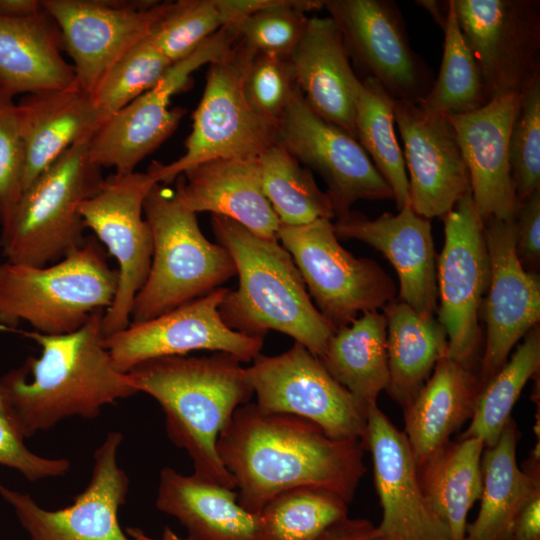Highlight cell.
<instances>
[{"instance_id": "cell-51", "label": "cell", "mask_w": 540, "mask_h": 540, "mask_svg": "<svg viewBox=\"0 0 540 540\" xmlns=\"http://www.w3.org/2000/svg\"><path fill=\"white\" fill-rule=\"evenodd\" d=\"M415 3L425 9L442 29L444 28L447 19V1L418 0Z\"/></svg>"}, {"instance_id": "cell-21", "label": "cell", "mask_w": 540, "mask_h": 540, "mask_svg": "<svg viewBox=\"0 0 540 540\" xmlns=\"http://www.w3.org/2000/svg\"><path fill=\"white\" fill-rule=\"evenodd\" d=\"M394 119L403 142L410 207L426 218H443L471 194L470 178L447 116L418 103L394 99Z\"/></svg>"}, {"instance_id": "cell-13", "label": "cell", "mask_w": 540, "mask_h": 540, "mask_svg": "<svg viewBox=\"0 0 540 540\" xmlns=\"http://www.w3.org/2000/svg\"><path fill=\"white\" fill-rule=\"evenodd\" d=\"M488 101L522 94L540 77L539 0H453Z\"/></svg>"}, {"instance_id": "cell-43", "label": "cell", "mask_w": 540, "mask_h": 540, "mask_svg": "<svg viewBox=\"0 0 540 540\" xmlns=\"http://www.w3.org/2000/svg\"><path fill=\"white\" fill-rule=\"evenodd\" d=\"M509 163L518 202L540 189V77L523 93L509 138Z\"/></svg>"}, {"instance_id": "cell-28", "label": "cell", "mask_w": 540, "mask_h": 540, "mask_svg": "<svg viewBox=\"0 0 540 540\" xmlns=\"http://www.w3.org/2000/svg\"><path fill=\"white\" fill-rule=\"evenodd\" d=\"M481 388L470 368L447 354L404 410V434L421 467L470 420Z\"/></svg>"}, {"instance_id": "cell-19", "label": "cell", "mask_w": 540, "mask_h": 540, "mask_svg": "<svg viewBox=\"0 0 540 540\" xmlns=\"http://www.w3.org/2000/svg\"><path fill=\"white\" fill-rule=\"evenodd\" d=\"M122 440L120 432L107 434L94 452L86 488L65 508L44 509L29 494L0 484V496L31 540H131L118 521L129 488V478L118 464Z\"/></svg>"}, {"instance_id": "cell-44", "label": "cell", "mask_w": 540, "mask_h": 540, "mask_svg": "<svg viewBox=\"0 0 540 540\" xmlns=\"http://www.w3.org/2000/svg\"><path fill=\"white\" fill-rule=\"evenodd\" d=\"M243 88L247 101L259 115L279 122L297 88L290 57L256 54Z\"/></svg>"}, {"instance_id": "cell-22", "label": "cell", "mask_w": 540, "mask_h": 540, "mask_svg": "<svg viewBox=\"0 0 540 540\" xmlns=\"http://www.w3.org/2000/svg\"><path fill=\"white\" fill-rule=\"evenodd\" d=\"M365 449L371 453L375 488L382 508L378 528L387 540H450L430 506L418 466L403 431L377 403L367 408Z\"/></svg>"}, {"instance_id": "cell-18", "label": "cell", "mask_w": 540, "mask_h": 540, "mask_svg": "<svg viewBox=\"0 0 540 540\" xmlns=\"http://www.w3.org/2000/svg\"><path fill=\"white\" fill-rule=\"evenodd\" d=\"M277 143L324 180L335 218L359 200L393 199V193L359 142L315 114L296 88L278 122Z\"/></svg>"}, {"instance_id": "cell-42", "label": "cell", "mask_w": 540, "mask_h": 540, "mask_svg": "<svg viewBox=\"0 0 540 540\" xmlns=\"http://www.w3.org/2000/svg\"><path fill=\"white\" fill-rule=\"evenodd\" d=\"M221 27L216 0L171 1L149 38L175 63L189 56Z\"/></svg>"}, {"instance_id": "cell-4", "label": "cell", "mask_w": 540, "mask_h": 540, "mask_svg": "<svg viewBox=\"0 0 540 540\" xmlns=\"http://www.w3.org/2000/svg\"><path fill=\"white\" fill-rule=\"evenodd\" d=\"M211 224L239 279L219 306L224 323L254 337L281 332L320 358L335 329L312 302L290 253L278 239L261 237L230 218L212 215Z\"/></svg>"}, {"instance_id": "cell-25", "label": "cell", "mask_w": 540, "mask_h": 540, "mask_svg": "<svg viewBox=\"0 0 540 540\" xmlns=\"http://www.w3.org/2000/svg\"><path fill=\"white\" fill-rule=\"evenodd\" d=\"M290 61L296 85L309 108L356 139V103L362 80L355 74L330 16L308 18Z\"/></svg>"}, {"instance_id": "cell-14", "label": "cell", "mask_w": 540, "mask_h": 540, "mask_svg": "<svg viewBox=\"0 0 540 540\" xmlns=\"http://www.w3.org/2000/svg\"><path fill=\"white\" fill-rule=\"evenodd\" d=\"M445 240L436 268L438 321L447 355L471 369L479 346L478 315L489 283L484 221L471 194L443 218Z\"/></svg>"}, {"instance_id": "cell-27", "label": "cell", "mask_w": 540, "mask_h": 540, "mask_svg": "<svg viewBox=\"0 0 540 540\" xmlns=\"http://www.w3.org/2000/svg\"><path fill=\"white\" fill-rule=\"evenodd\" d=\"M25 151L23 191L75 144L98 130L91 93L77 84L26 94L16 103Z\"/></svg>"}, {"instance_id": "cell-46", "label": "cell", "mask_w": 540, "mask_h": 540, "mask_svg": "<svg viewBox=\"0 0 540 540\" xmlns=\"http://www.w3.org/2000/svg\"><path fill=\"white\" fill-rule=\"evenodd\" d=\"M24 439L8 415L0 386V464L15 469L29 481L58 477L69 471L67 459L40 456L26 446Z\"/></svg>"}, {"instance_id": "cell-29", "label": "cell", "mask_w": 540, "mask_h": 540, "mask_svg": "<svg viewBox=\"0 0 540 540\" xmlns=\"http://www.w3.org/2000/svg\"><path fill=\"white\" fill-rule=\"evenodd\" d=\"M61 48L60 31L45 11L27 18L0 16V93L13 98L75 85Z\"/></svg>"}, {"instance_id": "cell-17", "label": "cell", "mask_w": 540, "mask_h": 540, "mask_svg": "<svg viewBox=\"0 0 540 540\" xmlns=\"http://www.w3.org/2000/svg\"><path fill=\"white\" fill-rule=\"evenodd\" d=\"M228 288L219 287L153 319L130 323L117 333L104 337L111 360L122 373L145 361L183 356L209 350L236 357L241 363L260 354L264 338L229 328L219 306Z\"/></svg>"}, {"instance_id": "cell-31", "label": "cell", "mask_w": 540, "mask_h": 540, "mask_svg": "<svg viewBox=\"0 0 540 540\" xmlns=\"http://www.w3.org/2000/svg\"><path fill=\"white\" fill-rule=\"evenodd\" d=\"M517 440V426L511 418L496 444L484 448L480 509L467 525L465 540H507L517 514L540 492L539 467L518 466Z\"/></svg>"}, {"instance_id": "cell-24", "label": "cell", "mask_w": 540, "mask_h": 540, "mask_svg": "<svg viewBox=\"0 0 540 540\" xmlns=\"http://www.w3.org/2000/svg\"><path fill=\"white\" fill-rule=\"evenodd\" d=\"M333 226L338 239L358 240L381 252L397 273L399 300L422 317H434L436 261L429 219L408 205L397 214L386 212L375 219L351 210L336 218Z\"/></svg>"}, {"instance_id": "cell-38", "label": "cell", "mask_w": 540, "mask_h": 540, "mask_svg": "<svg viewBox=\"0 0 540 540\" xmlns=\"http://www.w3.org/2000/svg\"><path fill=\"white\" fill-rule=\"evenodd\" d=\"M443 31V56L438 76L418 104L444 116L478 110L489 101L480 68L460 29L453 0L447 1Z\"/></svg>"}, {"instance_id": "cell-9", "label": "cell", "mask_w": 540, "mask_h": 540, "mask_svg": "<svg viewBox=\"0 0 540 540\" xmlns=\"http://www.w3.org/2000/svg\"><path fill=\"white\" fill-rule=\"evenodd\" d=\"M277 239L292 256L316 308L335 331L358 315L394 300L396 286L375 261L357 258L339 243L333 222L280 224Z\"/></svg>"}, {"instance_id": "cell-3", "label": "cell", "mask_w": 540, "mask_h": 540, "mask_svg": "<svg viewBox=\"0 0 540 540\" xmlns=\"http://www.w3.org/2000/svg\"><path fill=\"white\" fill-rule=\"evenodd\" d=\"M127 374L137 392L160 405L167 435L190 456L194 474L234 489V479L218 455L217 439L235 410L253 395L241 362L223 352L168 356L140 363Z\"/></svg>"}, {"instance_id": "cell-15", "label": "cell", "mask_w": 540, "mask_h": 540, "mask_svg": "<svg viewBox=\"0 0 540 540\" xmlns=\"http://www.w3.org/2000/svg\"><path fill=\"white\" fill-rule=\"evenodd\" d=\"M350 59L395 100L418 103L433 72L410 45L401 10L391 0H326Z\"/></svg>"}, {"instance_id": "cell-41", "label": "cell", "mask_w": 540, "mask_h": 540, "mask_svg": "<svg viewBox=\"0 0 540 540\" xmlns=\"http://www.w3.org/2000/svg\"><path fill=\"white\" fill-rule=\"evenodd\" d=\"M323 7L321 0H271L236 24L238 40L256 54L290 57L304 32L306 13Z\"/></svg>"}, {"instance_id": "cell-32", "label": "cell", "mask_w": 540, "mask_h": 540, "mask_svg": "<svg viewBox=\"0 0 540 540\" xmlns=\"http://www.w3.org/2000/svg\"><path fill=\"white\" fill-rule=\"evenodd\" d=\"M383 310L389 370L385 390L405 409L429 379L439 359L447 354V335L437 319L420 316L399 299L389 302Z\"/></svg>"}, {"instance_id": "cell-35", "label": "cell", "mask_w": 540, "mask_h": 540, "mask_svg": "<svg viewBox=\"0 0 540 540\" xmlns=\"http://www.w3.org/2000/svg\"><path fill=\"white\" fill-rule=\"evenodd\" d=\"M355 132L357 141L390 186L397 209L410 206L403 151L395 133L394 99L371 77L362 80Z\"/></svg>"}, {"instance_id": "cell-49", "label": "cell", "mask_w": 540, "mask_h": 540, "mask_svg": "<svg viewBox=\"0 0 540 540\" xmlns=\"http://www.w3.org/2000/svg\"><path fill=\"white\" fill-rule=\"evenodd\" d=\"M507 540H540V492L517 514Z\"/></svg>"}, {"instance_id": "cell-8", "label": "cell", "mask_w": 540, "mask_h": 540, "mask_svg": "<svg viewBox=\"0 0 540 540\" xmlns=\"http://www.w3.org/2000/svg\"><path fill=\"white\" fill-rule=\"evenodd\" d=\"M255 55L237 39L208 64L185 153L169 164L151 165L147 172L156 183L168 184L190 167L215 158H258L277 143L278 122L259 115L244 93V78Z\"/></svg>"}, {"instance_id": "cell-1", "label": "cell", "mask_w": 540, "mask_h": 540, "mask_svg": "<svg viewBox=\"0 0 540 540\" xmlns=\"http://www.w3.org/2000/svg\"><path fill=\"white\" fill-rule=\"evenodd\" d=\"M364 445L330 437L304 418L239 406L217 439V452L238 488L237 501L256 514L277 494L300 487L330 492L348 504L366 472Z\"/></svg>"}, {"instance_id": "cell-40", "label": "cell", "mask_w": 540, "mask_h": 540, "mask_svg": "<svg viewBox=\"0 0 540 540\" xmlns=\"http://www.w3.org/2000/svg\"><path fill=\"white\" fill-rule=\"evenodd\" d=\"M172 63L149 36L122 55L91 93L98 129L115 113L154 87Z\"/></svg>"}, {"instance_id": "cell-48", "label": "cell", "mask_w": 540, "mask_h": 540, "mask_svg": "<svg viewBox=\"0 0 540 540\" xmlns=\"http://www.w3.org/2000/svg\"><path fill=\"white\" fill-rule=\"evenodd\" d=\"M315 540H387L370 520L349 516L328 527Z\"/></svg>"}, {"instance_id": "cell-6", "label": "cell", "mask_w": 540, "mask_h": 540, "mask_svg": "<svg viewBox=\"0 0 540 540\" xmlns=\"http://www.w3.org/2000/svg\"><path fill=\"white\" fill-rule=\"evenodd\" d=\"M143 211L152 233L153 254L147 279L134 299L130 323L158 317L236 276L230 253L203 235L196 214L180 204L174 191L153 184Z\"/></svg>"}, {"instance_id": "cell-45", "label": "cell", "mask_w": 540, "mask_h": 540, "mask_svg": "<svg viewBox=\"0 0 540 540\" xmlns=\"http://www.w3.org/2000/svg\"><path fill=\"white\" fill-rule=\"evenodd\" d=\"M25 151L19 132L16 103L0 93V224L23 193Z\"/></svg>"}, {"instance_id": "cell-12", "label": "cell", "mask_w": 540, "mask_h": 540, "mask_svg": "<svg viewBox=\"0 0 540 540\" xmlns=\"http://www.w3.org/2000/svg\"><path fill=\"white\" fill-rule=\"evenodd\" d=\"M155 183L148 172H115L80 205L86 228L118 262L117 291L102 321L104 337L129 326L134 299L150 270L153 239L143 205Z\"/></svg>"}, {"instance_id": "cell-7", "label": "cell", "mask_w": 540, "mask_h": 540, "mask_svg": "<svg viewBox=\"0 0 540 540\" xmlns=\"http://www.w3.org/2000/svg\"><path fill=\"white\" fill-rule=\"evenodd\" d=\"M88 142L69 148L23 191L1 223L5 261L42 267L85 243L80 205L104 181L101 168L89 158Z\"/></svg>"}, {"instance_id": "cell-11", "label": "cell", "mask_w": 540, "mask_h": 540, "mask_svg": "<svg viewBox=\"0 0 540 540\" xmlns=\"http://www.w3.org/2000/svg\"><path fill=\"white\" fill-rule=\"evenodd\" d=\"M238 39L235 25H226L186 58L175 62L150 90L110 117L88 142L96 166L116 173L133 172L137 164L156 150L176 130L186 113L170 107L171 99L185 90L191 75L222 56Z\"/></svg>"}, {"instance_id": "cell-16", "label": "cell", "mask_w": 540, "mask_h": 540, "mask_svg": "<svg viewBox=\"0 0 540 540\" xmlns=\"http://www.w3.org/2000/svg\"><path fill=\"white\" fill-rule=\"evenodd\" d=\"M41 1L73 61L76 84L89 93L122 55L151 34L171 2Z\"/></svg>"}, {"instance_id": "cell-36", "label": "cell", "mask_w": 540, "mask_h": 540, "mask_svg": "<svg viewBox=\"0 0 540 540\" xmlns=\"http://www.w3.org/2000/svg\"><path fill=\"white\" fill-rule=\"evenodd\" d=\"M258 159L264 193L281 224L300 226L335 218L331 200L312 172L282 145L275 143Z\"/></svg>"}, {"instance_id": "cell-10", "label": "cell", "mask_w": 540, "mask_h": 540, "mask_svg": "<svg viewBox=\"0 0 540 540\" xmlns=\"http://www.w3.org/2000/svg\"><path fill=\"white\" fill-rule=\"evenodd\" d=\"M252 361L245 376L261 410L304 418L332 438L364 445L367 407L305 346L294 342L281 354L260 353Z\"/></svg>"}, {"instance_id": "cell-39", "label": "cell", "mask_w": 540, "mask_h": 540, "mask_svg": "<svg viewBox=\"0 0 540 540\" xmlns=\"http://www.w3.org/2000/svg\"><path fill=\"white\" fill-rule=\"evenodd\" d=\"M256 515L255 540H315L348 516V503L330 492L300 487L277 494Z\"/></svg>"}, {"instance_id": "cell-26", "label": "cell", "mask_w": 540, "mask_h": 540, "mask_svg": "<svg viewBox=\"0 0 540 540\" xmlns=\"http://www.w3.org/2000/svg\"><path fill=\"white\" fill-rule=\"evenodd\" d=\"M175 197L193 213L230 218L251 232L277 239L280 221L262 186L258 158H215L176 178Z\"/></svg>"}, {"instance_id": "cell-52", "label": "cell", "mask_w": 540, "mask_h": 540, "mask_svg": "<svg viewBox=\"0 0 540 540\" xmlns=\"http://www.w3.org/2000/svg\"><path fill=\"white\" fill-rule=\"evenodd\" d=\"M127 534L128 536H130L131 540H195L189 536L186 538L180 537L169 527L164 528L160 538H152L150 536H147L139 528H128Z\"/></svg>"}, {"instance_id": "cell-34", "label": "cell", "mask_w": 540, "mask_h": 540, "mask_svg": "<svg viewBox=\"0 0 540 540\" xmlns=\"http://www.w3.org/2000/svg\"><path fill=\"white\" fill-rule=\"evenodd\" d=\"M387 321L368 311L337 329L320 357L329 373L367 408L377 403L389 380Z\"/></svg>"}, {"instance_id": "cell-20", "label": "cell", "mask_w": 540, "mask_h": 540, "mask_svg": "<svg viewBox=\"0 0 540 540\" xmlns=\"http://www.w3.org/2000/svg\"><path fill=\"white\" fill-rule=\"evenodd\" d=\"M484 234L489 283L484 308L486 343L481 386L508 360L515 344L540 320V279L522 265L515 242L514 219L488 218Z\"/></svg>"}, {"instance_id": "cell-50", "label": "cell", "mask_w": 540, "mask_h": 540, "mask_svg": "<svg viewBox=\"0 0 540 540\" xmlns=\"http://www.w3.org/2000/svg\"><path fill=\"white\" fill-rule=\"evenodd\" d=\"M42 1L38 0H0V16L8 18H27L43 12Z\"/></svg>"}, {"instance_id": "cell-33", "label": "cell", "mask_w": 540, "mask_h": 540, "mask_svg": "<svg viewBox=\"0 0 540 540\" xmlns=\"http://www.w3.org/2000/svg\"><path fill=\"white\" fill-rule=\"evenodd\" d=\"M484 448L479 438H459L418 468L424 495L446 525L450 540H465L469 510L481 497Z\"/></svg>"}, {"instance_id": "cell-2", "label": "cell", "mask_w": 540, "mask_h": 540, "mask_svg": "<svg viewBox=\"0 0 540 540\" xmlns=\"http://www.w3.org/2000/svg\"><path fill=\"white\" fill-rule=\"evenodd\" d=\"M104 313L94 312L68 334H26L39 344L40 356L0 377L8 415L25 438L69 417H97L104 406L138 393L104 346Z\"/></svg>"}, {"instance_id": "cell-5", "label": "cell", "mask_w": 540, "mask_h": 540, "mask_svg": "<svg viewBox=\"0 0 540 540\" xmlns=\"http://www.w3.org/2000/svg\"><path fill=\"white\" fill-rule=\"evenodd\" d=\"M118 285L93 239L52 265L0 264V324L29 323L36 332L62 335L81 328L98 310H107Z\"/></svg>"}, {"instance_id": "cell-30", "label": "cell", "mask_w": 540, "mask_h": 540, "mask_svg": "<svg viewBox=\"0 0 540 540\" xmlns=\"http://www.w3.org/2000/svg\"><path fill=\"white\" fill-rule=\"evenodd\" d=\"M155 503L195 540H255L257 515L240 506L237 492L194 473L162 469Z\"/></svg>"}, {"instance_id": "cell-37", "label": "cell", "mask_w": 540, "mask_h": 540, "mask_svg": "<svg viewBox=\"0 0 540 540\" xmlns=\"http://www.w3.org/2000/svg\"><path fill=\"white\" fill-rule=\"evenodd\" d=\"M540 368V331L535 326L509 360L480 388L470 424L460 438L476 437L484 447L498 441L512 418V409L524 386Z\"/></svg>"}, {"instance_id": "cell-23", "label": "cell", "mask_w": 540, "mask_h": 540, "mask_svg": "<svg viewBox=\"0 0 540 540\" xmlns=\"http://www.w3.org/2000/svg\"><path fill=\"white\" fill-rule=\"evenodd\" d=\"M522 94L491 99L478 110L447 116L468 170L471 197L483 219H514L517 200L509 163V138Z\"/></svg>"}, {"instance_id": "cell-47", "label": "cell", "mask_w": 540, "mask_h": 540, "mask_svg": "<svg viewBox=\"0 0 540 540\" xmlns=\"http://www.w3.org/2000/svg\"><path fill=\"white\" fill-rule=\"evenodd\" d=\"M516 252L523 266L540 259V189L519 202L515 217Z\"/></svg>"}]
</instances>
